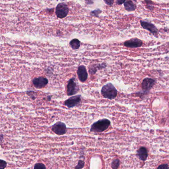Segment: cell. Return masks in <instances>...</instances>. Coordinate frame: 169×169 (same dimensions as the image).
Listing matches in <instances>:
<instances>
[{
	"mask_svg": "<svg viewBox=\"0 0 169 169\" xmlns=\"http://www.w3.org/2000/svg\"><path fill=\"white\" fill-rule=\"evenodd\" d=\"M110 125V120L108 119L99 120L93 124L90 128V132L95 133H102L108 129Z\"/></svg>",
	"mask_w": 169,
	"mask_h": 169,
	"instance_id": "1",
	"label": "cell"
},
{
	"mask_svg": "<svg viewBox=\"0 0 169 169\" xmlns=\"http://www.w3.org/2000/svg\"><path fill=\"white\" fill-rule=\"evenodd\" d=\"M101 93L104 98L110 100L115 99L118 95V91L114 85L110 82L102 87Z\"/></svg>",
	"mask_w": 169,
	"mask_h": 169,
	"instance_id": "2",
	"label": "cell"
},
{
	"mask_svg": "<svg viewBox=\"0 0 169 169\" xmlns=\"http://www.w3.org/2000/svg\"><path fill=\"white\" fill-rule=\"evenodd\" d=\"M66 87V92L67 95L69 96L75 95L79 91V87H78V84L74 78H71L68 81Z\"/></svg>",
	"mask_w": 169,
	"mask_h": 169,
	"instance_id": "3",
	"label": "cell"
},
{
	"mask_svg": "<svg viewBox=\"0 0 169 169\" xmlns=\"http://www.w3.org/2000/svg\"><path fill=\"white\" fill-rule=\"evenodd\" d=\"M69 11V8L66 4L59 3L56 8V15L58 18L63 19L67 16Z\"/></svg>",
	"mask_w": 169,
	"mask_h": 169,
	"instance_id": "4",
	"label": "cell"
},
{
	"mask_svg": "<svg viewBox=\"0 0 169 169\" xmlns=\"http://www.w3.org/2000/svg\"><path fill=\"white\" fill-rule=\"evenodd\" d=\"M82 101V96L80 95H75L70 97L64 102V105L69 108H74L78 105Z\"/></svg>",
	"mask_w": 169,
	"mask_h": 169,
	"instance_id": "5",
	"label": "cell"
},
{
	"mask_svg": "<svg viewBox=\"0 0 169 169\" xmlns=\"http://www.w3.org/2000/svg\"><path fill=\"white\" fill-rule=\"evenodd\" d=\"M52 130L57 135H64L66 132V125L63 122H57L52 125Z\"/></svg>",
	"mask_w": 169,
	"mask_h": 169,
	"instance_id": "6",
	"label": "cell"
},
{
	"mask_svg": "<svg viewBox=\"0 0 169 169\" xmlns=\"http://www.w3.org/2000/svg\"><path fill=\"white\" fill-rule=\"evenodd\" d=\"M155 83L156 80L153 78H145L142 83V87L143 91L148 93L154 87Z\"/></svg>",
	"mask_w": 169,
	"mask_h": 169,
	"instance_id": "7",
	"label": "cell"
},
{
	"mask_svg": "<svg viewBox=\"0 0 169 169\" xmlns=\"http://www.w3.org/2000/svg\"><path fill=\"white\" fill-rule=\"evenodd\" d=\"M32 83L37 89H41L46 86L48 83V79L43 77L34 78L32 80Z\"/></svg>",
	"mask_w": 169,
	"mask_h": 169,
	"instance_id": "8",
	"label": "cell"
},
{
	"mask_svg": "<svg viewBox=\"0 0 169 169\" xmlns=\"http://www.w3.org/2000/svg\"><path fill=\"white\" fill-rule=\"evenodd\" d=\"M140 24H141L142 27L144 29L148 30L149 32H150L151 33H152L156 37H157V35H158V29H157L156 27L153 24L149 23V22H147V21H142H142H140Z\"/></svg>",
	"mask_w": 169,
	"mask_h": 169,
	"instance_id": "9",
	"label": "cell"
},
{
	"mask_svg": "<svg viewBox=\"0 0 169 169\" xmlns=\"http://www.w3.org/2000/svg\"><path fill=\"white\" fill-rule=\"evenodd\" d=\"M125 46L130 48H137L142 46L143 42L142 40L137 38H132L130 40H127L124 42Z\"/></svg>",
	"mask_w": 169,
	"mask_h": 169,
	"instance_id": "10",
	"label": "cell"
},
{
	"mask_svg": "<svg viewBox=\"0 0 169 169\" xmlns=\"http://www.w3.org/2000/svg\"><path fill=\"white\" fill-rule=\"evenodd\" d=\"M77 74L78 79L82 82H84L87 79V71L84 65H82L78 66L77 70Z\"/></svg>",
	"mask_w": 169,
	"mask_h": 169,
	"instance_id": "11",
	"label": "cell"
},
{
	"mask_svg": "<svg viewBox=\"0 0 169 169\" xmlns=\"http://www.w3.org/2000/svg\"><path fill=\"white\" fill-rule=\"evenodd\" d=\"M137 156L140 160L146 161L148 156V151L145 147L142 146L137 150Z\"/></svg>",
	"mask_w": 169,
	"mask_h": 169,
	"instance_id": "12",
	"label": "cell"
},
{
	"mask_svg": "<svg viewBox=\"0 0 169 169\" xmlns=\"http://www.w3.org/2000/svg\"><path fill=\"white\" fill-rule=\"evenodd\" d=\"M106 64L105 63H102L98 65H93L89 66V72L90 74H94L96 73L98 70L104 69L106 67Z\"/></svg>",
	"mask_w": 169,
	"mask_h": 169,
	"instance_id": "13",
	"label": "cell"
},
{
	"mask_svg": "<svg viewBox=\"0 0 169 169\" xmlns=\"http://www.w3.org/2000/svg\"><path fill=\"white\" fill-rule=\"evenodd\" d=\"M125 10L128 11H134L137 9V5L132 0H126L124 3Z\"/></svg>",
	"mask_w": 169,
	"mask_h": 169,
	"instance_id": "14",
	"label": "cell"
},
{
	"mask_svg": "<svg viewBox=\"0 0 169 169\" xmlns=\"http://www.w3.org/2000/svg\"><path fill=\"white\" fill-rule=\"evenodd\" d=\"M70 44L73 50H77L80 47V42L78 39H74L70 41Z\"/></svg>",
	"mask_w": 169,
	"mask_h": 169,
	"instance_id": "15",
	"label": "cell"
},
{
	"mask_svg": "<svg viewBox=\"0 0 169 169\" xmlns=\"http://www.w3.org/2000/svg\"><path fill=\"white\" fill-rule=\"evenodd\" d=\"M120 165V161L119 159H114L111 164V167L113 169H117Z\"/></svg>",
	"mask_w": 169,
	"mask_h": 169,
	"instance_id": "16",
	"label": "cell"
},
{
	"mask_svg": "<svg viewBox=\"0 0 169 169\" xmlns=\"http://www.w3.org/2000/svg\"><path fill=\"white\" fill-rule=\"evenodd\" d=\"M144 2H146V5L147 6V8L150 10H153L154 9V6H152L153 3L151 0H144Z\"/></svg>",
	"mask_w": 169,
	"mask_h": 169,
	"instance_id": "17",
	"label": "cell"
},
{
	"mask_svg": "<svg viewBox=\"0 0 169 169\" xmlns=\"http://www.w3.org/2000/svg\"><path fill=\"white\" fill-rule=\"evenodd\" d=\"M84 166V161L82 160H80L78 161V165H77V166L75 167V169H82V168H83Z\"/></svg>",
	"mask_w": 169,
	"mask_h": 169,
	"instance_id": "18",
	"label": "cell"
},
{
	"mask_svg": "<svg viewBox=\"0 0 169 169\" xmlns=\"http://www.w3.org/2000/svg\"><path fill=\"white\" fill-rule=\"evenodd\" d=\"M27 93V94L33 100H35L36 99V93L35 92L32 91H28Z\"/></svg>",
	"mask_w": 169,
	"mask_h": 169,
	"instance_id": "19",
	"label": "cell"
},
{
	"mask_svg": "<svg viewBox=\"0 0 169 169\" xmlns=\"http://www.w3.org/2000/svg\"><path fill=\"white\" fill-rule=\"evenodd\" d=\"M46 168V166H45L44 164H42V163H37L34 165V169H45Z\"/></svg>",
	"mask_w": 169,
	"mask_h": 169,
	"instance_id": "20",
	"label": "cell"
},
{
	"mask_svg": "<svg viewBox=\"0 0 169 169\" xmlns=\"http://www.w3.org/2000/svg\"><path fill=\"white\" fill-rule=\"evenodd\" d=\"M101 13V11L100 9H97L96 10L91 11V15L93 16H98Z\"/></svg>",
	"mask_w": 169,
	"mask_h": 169,
	"instance_id": "21",
	"label": "cell"
},
{
	"mask_svg": "<svg viewBox=\"0 0 169 169\" xmlns=\"http://www.w3.org/2000/svg\"><path fill=\"white\" fill-rule=\"evenodd\" d=\"M7 163L5 161L1 160L0 161V168L1 169H5L6 168Z\"/></svg>",
	"mask_w": 169,
	"mask_h": 169,
	"instance_id": "22",
	"label": "cell"
},
{
	"mask_svg": "<svg viewBox=\"0 0 169 169\" xmlns=\"http://www.w3.org/2000/svg\"><path fill=\"white\" fill-rule=\"evenodd\" d=\"M157 169H169V166L168 164H162L161 165L158 167Z\"/></svg>",
	"mask_w": 169,
	"mask_h": 169,
	"instance_id": "23",
	"label": "cell"
},
{
	"mask_svg": "<svg viewBox=\"0 0 169 169\" xmlns=\"http://www.w3.org/2000/svg\"><path fill=\"white\" fill-rule=\"evenodd\" d=\"M104 2L109 6H112L114 3V0H103Z\"/></svg>",
	"mask_w": 169,
	"mask_h": 169,
	"instance_id": "24",
	"label": "cell"
},
{
	"mask_svg": "<svg viewBox=\"0 0 169 169\" xmlns=\"http://www.w3.org/2000/svg\"><path fill=\"white\" fill-rule=\"evenodd\" d=\"M116 4L118 5H122V4H124L125 3V2L126 0H116Z\"/></svg>",
	"mask_w": 169,
	"mask_h": 169,
	"instance_id": "25",
	"label": "cell"
},
{
	"mask_svg": "<svg viewBox=\"0 0 169 169\" xmlns=\"http://www.w3.org/2000/svg\"><path fill=\"white\" fill-rule=\"evenodd\" d=\"M51 97H52L51 95H50V96H48L47 97V98L48 100L51 101Z\"/></svg>",
	"mask_w": 169,
	"mask_h": 169,
	"instance_id": "26",
	"label": "cell"
},
{
	"mask_svg": "<svg viewBox=\"0 0 169 169\" xmlns=\"http://www.w3.org/2000/svg\"><path fill=\"white\" fill-rule=\"evenodd\" d=\"M1 141L2 142V139H3V134H1Z\"/></svg>",
	"mask_w": 169,
	"mask_h": 169,
	"instance_id": "27",
	"label": "cell"
}]
</instances>
